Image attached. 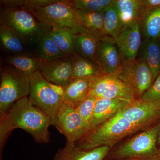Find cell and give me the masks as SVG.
<instances>
[{"instance_id": "21", "label": "cell", "mask_w": 160, "mask_h": 160, "mask_svg": "<svg viewBox=\"0 0 160 160\" xmlns=\"http://www.w3.org/2000/svg\"><path fill=\"white\" fill-rule=\"evenodd\" d=\"M0 42L1 48L9 55L33 53L27 48L15 33L2 23H0Z\"/></svg>"}, {"instance_id": "8", "label": "cell", "mask_w": 160, "mask_h": 160, "mask_svg": "<svg viewBox=\"0 0 160 160\" xmlns=\"http://www.w3.org/2000/svg\"><path fill=\"white\" fill-rule=\"evenodd\" d=\"M117 74L128 87L134 100H140L153 83L149 67L140 58L122 60Z\"/></svg>"}, {"instance_id": "24", "label": "cell", "mask_w": 160, "mask_h": 160, "mask_svg": "<svg viewBox=\"0 0 160 160\" xmlns=\"http://www.w3.org/2000/svg\"><path fill=\"white\" fill-rule=\"evenodd\" d=\"M35 54L42 61H49L64 57L62 52L52 39L50 32L46 33L34 48Z\"/></svg>"}, {"instance_id": "6", "label": "cell", "mask_w": 160, "mask_h": 160, "mask_svg": "<svg viewBox=\"0 0 160 160\" xmlns=\"http://www.w3.org/2000/svg\"><path fill=\"white\" fill-rule=\"evenodd\" d=\"M28 11L40 22L52 29L68 28L76 34L84 33L88 30L79 22L76 9L72 6L70 1L58 0L48 6Z\"/></svg>"}, {"instance_id": "12", "label": "cell", "mask_w": 160, "mask_h": 160, "mask_svg": "<svg viewBox=\"0 0 160 160\" xmlns=\"http://www.w3.org/2000/svg\"><path fill=\"white\" fill-rule=\"evenodd\" d=\"M73 54L51 61H42L40 72L49 82L64 89L72 79Z\"/></svg>"}, {"instance_id": "23", "label": "cell", "mask_w": 160, "mask_h": 160, "mask_svg": "<svg viewBox=\"0 0 160 160\" xmlns=\"http://www.w3.org/2000/svg\"><path fill=\"white\" fill-rule=\"evenodd\" d=\"M142 4V0H116L114 6L124 28L133 21L139 20Z\"/></svg>"}, {"instance_id": "27", "label": "cell", "mask_w": 160, "mask_h": 160, "mask_svg": "<svg viewBox=\"0 0 160 160\" xmlns=\"http://www.w3.org/2000/svg\"><path fill=\"white\" fill-rule=\"evenodd\" d=\"M124 28L114 4L105 12L103 35L116 40Z\"/></svg>"}, {"instance_id": "31", "label": "cell", "mask_w": 160, "mask_h": 160, "mask_svg": "<svg viewBox=\"0 0 160 160\" xmlns=\"http://www.w3.org/2000/svg\"><path fill=\"white\" fill-rule=\"evenodd\" d=\"M140 100L142 102L160 101V74Z\"/></svg>"}, {"instance_id": "25", "label": "cell", "mask_w": 160, "mask_h": 160, "mask_svg": "<svg viewBox=\"0 0 160 160\" xmlns=\"http://www.w3.org/2000/svg\"><path fill=\"white\" fill-rule=\"evenodd\" d=\"M141 22L144 39L159 38L160 33V7L147 12Z\"/></svg>"}, {"instance_id": "1", "label": "cell", "mask_w": 160, "mask_h": 160, "mask_svg": "<svg viewBox=\"0 0 160 160\" xmlns=\"http://www.w3.org/2000/svg\"><path fill=\"white\" fill-rule=\"evenodd\" d=\"M49 118L29 102L28 97L14 103L7 112L0 116L1 153L9 135L14 129L20 128L31 135L39 143H47L50 140Z\"/></svg>"}, {"instance_id": "33", "label": "cell", "mask_w": 160, "mask_h": 160, "mask_svg": "<svg viewBox=\"0 0 160 160\" xmlns=\"http://www.w3.org/2000/svg\"><path fill=\"white\" fill-rule=\"evenodd\" d=\"M158 144L160 147V130L159 132L158 136Z\"/></svg>"}, {"instance_id": "17", "label": "cell", "mask_w": 160, "mask_h": 160, "mask_svg": "<svg viewBox=\"0 0 160 160\" xmlns=\"http://www.w3.org/2000/svg\"><path fill=\"white\" fill-rule=\"evenodd\" d=\"M94 79L73 78L63 89L64 102L76 108L88 97Z\"/></svg>"}, {"instance_id": "9", "label": "cell", "mask_w": 160, "mask_h": 160, "mask_svg": "<svg viewBox=\"0 0 160 160\" xmlns=\"http://www.w3.org/2000/svg\"><path fill=\"white\" fill-rule=\"evenodd\" d=\"M120 112L137 131L145 130L160 119V101L142 102L133 100L120 110Z\"/></svg>"}, {"instance_id": "3", "label": "cell", "mask_w": 160, "mask_h": 160, "mask_svg": "<svg viewBox=\"0 0 160 160\" xmlns=\"http://www.w3.org/2000/svg\"><path fill=\"white\" fill-rule=\"evenodd\" d=\"M136 132L131 123L123 117L120 111L113 117L88 130L75 145L85 150L104 146L112 149L121 140Z\"/></svg>"}, {"instance_id": "5", "label": "cell", "mask_w": 160, "mask_h": 160, "mask_svg": "<svg viewBox=\"0 0 160 160\" xmlns=\"http://www.w3.org/2000/svg\"><path fill=\"white\" fill-rule=\"evenodd\" d=\"M29 102L49 118L51 125L58 130V115L64 103L63 89L47 81L39 70L31 77Z\"/></svg>"}, {"instance_id": "29", "label": "cell", "mask_w": 160, "mask_h": 160, "mask_svg": "<svg viewBox=\"0 0 160 160\" xmlns=\"http://www.w3.org/2000/svg\"><path fill=\"white\" fill-rule=\"evenodd\" d=\"M116 0H72L70 1L76 9L83 11L103 12L114 4Z\"/></svg>"}, {"instance_id": "36", "label": "cell", "mask_w": 160, "mask_h": 160, "mask_svg": "<svg viewBox=\"0 0 160 160\" xmlns=\"http://www.w3.org/2000/svg\"><path fill=\"white\" fill-rule=\"evenodd\" d=\"M159 39L160 41V35H159Z\"/></svg>"}, {"instance_id": "10", "label": "cell", "mask_w": 160, "mask_h": 160, "mask_svg": "<svg viewBox=\"0 0 160 160\" xmlns=\"http://www.w3.org/2000/svg\"><path fill=\"white\" fill-rule=\"evenodd\" d=\"M89 96L97 99L134 100L128 87L118 78L117 72L94 79Z\"/></svg>"}, {"instance_id": "28", "label": "cell", "mask_w": 160, "mask_h": 160, "mask_svg": "<svg viewBox=\"0 0 160 160\" xmlns=\"http://www.w3.org/2000/svg\"><path fill=\"white\" fill-rule=\"evenodd\" d=\"M76 13L79 22L88 30L102 32L105 12H93L76 9Z\"/></svg>"}, {"instance_id": "32", "label": "cell", "mask_w": 160, "mask_h": 160, "mask_svg": "<svg viewBox=\"0 0 160 160\" xmlns=\"http://www.w3.org/2000/svg\"><path fill=\"white\" fill-rule=\"evenodd\" d=\"M159 7H160V0H142L139 19L140 22L148 12Z\"/></svg>"}, {"instance_id": "15", "label": "cell", "mask_w": 160, "mask_h": 160, "mask_svg": "<svg viewBox=\"0 0 160 160\" xmlns=\"http://www.w3.org/2000/svg\"><path fill=\"white\" fill-rule=\"evenodd\" d=\"M132 100L123 98L98 99L87 131L113 117Z\"/></svg>"}, {"instance_id": "35", "label": "cell", "mask_w": 160, "mask_h": 160, "mask_svg": "<svg viewBox=\"0 0 160 160\" xmlns=\"http://www.w3.org/2000/svg\"><path fill=\"white\" fill-rule=\"evenodd\" d=\"M139 160L132 159H119V160Z\"/></svg>"}, {"instance_id": "22", "label": "cell", "mask_w": 160, "mask_h": 160, "mask_svg": "<svg viewBox=\"0 0 160 160\" xmlns=\"http://www.w3.org/2000/svg\"><path fill=\"white\" fill-rule=\"evenodd\" d=\"M4 60L6 64L13 66L29 77L39 70L42 63L34 52L8 55L4 58Z\"/></svg>"}, {"instance_id": "26", "label": "cell", "mask_w": 160, "mask_h": 160, "mask_svg": "<svg viewBox=\"0 0 160 160\" xmlns=\"http://www.w3.org/2000/svg\"><path fill=\"white\" fill-rule=\"evenodd\" d=\"M50 34L64 54L66 56L73 54L77 35L74 32L68 28L52 29Z\"/></svg>"}, {"instance_id": "19", "label": "cell", "mask_w": 160, "mask_h": 160, "mask_svg": "<svg viewBox=\"0 0 160 160\" xmlns=\"http://www.w3.org/2000/svg\"><path fill=\"white\" fill-rule=\"evenodd\" d=\"M140 58L144 60L152 74L153 83L160 74V41L144 39L140 51Z\"/></svg>"}, {"instance_id": "20", "label": "cell", "mask_w": 160, "mask_h": 160, "mask_svg": "<svg viewBox=\"0 0 160 160\" xmlns=\"http://www.w3.org/2000/svg\"><path fill=\"white\" fill-rule=\"evenodd\" d=\"M104 75L95 59L73 54L72 79H95Z\"/></svg>"}, {"instance_id": "14", "label": "cell", "mask_w": 160, "mask_h": 160, "mask_svg": "<svg viewBox=\"0 0 160 160\" xmlns=\"http://www.w3.org/2000/svg\"><path fill=\"white\" fill-rule=\"evenodd\" d=\"M95 59L104 75L114 74L118 71L121 58L115 39L103 37L98 46Z\"/></svg>"}, {"instance_id": "7", "label": "cell", "mask_w": 160, "mask_h": 160, "mask_svg": "<svg viewBox=\"0 0 160 160\" xmlns=\"http://www.w3.org/2000/svg\"><path fill=\"white\" fill-rule=\"evenodd\" d=\"M31 77L6 64L1 69L0 116L7 112L16 102L28 97Z\"/></svg>"}, {"instance_id": "13", "label": "cell", "mask_w": 160, "mask_h": 160, "mask_svg": "<svg viewBox=\"0 0 160 160\" xmlns=\"http://www.w3.org/2000/svg\"><path fill=\"white\" fill-rule=\"evenodd\" d=\"M142 34L139 20L133 21L123 29L116 40L121 61L137 58L142 42Z\"/></svg>"}, {"instance_id": "34", "label": "cell", "mask_w": 160, "mask_h": 160, "mask_svg": "<svg viewBox=\"0 0 160 160\" xmlns=\"http://www.w3.org/2000/svg\"><path fill=\"white\" fill-rule=\"evenodd\" d=\"M154 160H160V154Z\"/></svg>"}, {"instance_id": "11", "label": "cell", "mask_w": 160, "mask_h": 160, "mask_svg": "<svg viewBox=\"0 0 160 160\" xmlns=\"http://www.w3.org/2000/svg\"><path fill=\"white\" fill-rule=\"evenodd\" d=\"M58 131L66 141L75 144L88 130V126L76 109L63 103L58 115Z\"/></svg>"}, {"instance_id": "4", "label": "cell", "mask_w": 160, "mask_h": 160, "mask_svg": "<svg viewBox=\"0 0 160 160\" xmlns=\"http://www.w3.org/2000/svg\"><path fill=\"white\" fill-rule=\"evenodd\" d=\"M160 130V123L144 130L117 148L110 149L105 160H154L160 154L157 147Z\"/></svg>"}, {"instance_id": "16", "label": "cell", "mask_w": 160, "mask_h": 160, "mask_svg": "<svg viewBox=\"0 0 160 160\" xmlns=\"http://www.w3.org/2000/svg\"><path fill=\"white\" fill-rule=\"evenodd\" d=\"M110 149V147L104 146L85 150L66 141L65 147L58 150L53 160H105Z\"/></svg>"}, {"instance_id": "2", "label": "cell", "mask_w": 160, "mask_h": 160, "mask_svg": "<svg viewBox=\"0 0 160 160\" xmlns=\"http://www.w3.org/2000/svg\"><path fill=\"white\" fill-rule=\"evenodd\" d=\"M0 23L14 32L31 51L41 39L52 29L40 22L30 12L18 7L1 6Z\"/></svg>"}, {"instance_id": "30", "label": "cell", "mask_w": 160, "mask_h": 160, "mask_svg": "<svg viewBox=\"0 0 160 160\" xmlns=\"http://www.w3.org/2000/svg\"><path fill=\"white\" fill-rule=\"evenodd\" d=\"M98 99L88 96L77 106V110L88 127L91 122L96 102Z\"/></svg>"}, {"instance_id": "18", "label": "cell", "mask_w": 160, "mask_h": 160, "mask_svg": "<svg viewBox=\"0 0 160 160\" xmlns=\"http://www.w3.org/2000/svg\"><path fill=\"white\" fill-rule=\"evenodd\" d=\"M103 36L102 32L91 30L77 34L73 53L82 57L95 59L99 43Z\"/></svg>"}]
</instances>
